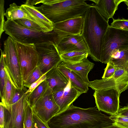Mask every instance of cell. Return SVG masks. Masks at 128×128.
<instances>
[{
  "instance_id": "obj_27",
  "label": "cell",
  "mask_w": 128,
  "mask_h": 128,
  "mask_svg": "<svg viewBox=\"0 0 128 128\" xmlns=\"http://www.w3.org/2000/svg\"><path fill=\"white\" fill-rule=\"evenodd\" d=\"M0 50L1 54L0 61V96L1 98L2 97L3 95L6 74L4 69L5 64L3 54L2 50L1 49H0Z\"/></svg>"
},
{
  "instance_id": "obj_19",
  "label": "cell",
  "mask_w": 128,
  "mask_h": 128,
  "mask_svg": "<svg viewBox=\"0 0 128 128\" xmlns=\"http://www.w3.org/2000/svg\"><path fill=\"white\" fill-rule=\"evenodd\" d=\"M61 64L78 74L88 85L89 81L88 75L94 67V63L90 61L86 58L77 63L72 64L62 62Z\"/></svg>"
},
{
  "instance_id": "obj_22",
  "label": "cell",
  "mask_w": 128,
  "mask_h": 128,
  "mask_svg": "<svg viewBox=\"0 0 128 128\" xmlns=\"http://www.w3.org/2000/svg\"><path fill=\"white\" fill-rule=\"evenodd\" d=\"M49 88L48 83L46 79L32 92L27 94V100L31 108L44 96Z\"/></svg>"
},
{
  "instance_id": "obj_5",
  "label": "cell",
  "mask_w": 128,
  "mask_h": 128,
  "mask_svg": "<svg viewBox=\"0 0 128 128\" xmlns=\"http://www.w3.org/2000/svg\"><path fill=\"white\" fill-rule=\"evenodd\" d=\"M2 53L4 69L7 74L14 87L16 89L22 90L25 87L24 86L14 41L9 36L4 42Z\"/></svg>"
},
{
  "instance_id": "obj_25",
  "label": "cell",
  "mask_w": 128,
  "mask_h": 128,
  "mask_svg": "<svg viewBox=\"0 0 128 128\" xmlns=\"http://www.w3.org/2000/svg\"><path fill=\"white\" fill-rule=\"evenodd\" d=\"M89 55L88 51H73L60 54L62 62L74 64L79 62Z\"/></svg>"
},
{
  "instance_id": "obj_7",
  "label": "cell",
  "mask_w": 128,
  "mask_h": 128,
  "mask_svg": "<svg viewBox=\"0 0 128 128\" xmlns=\"http://www.w3.org/2000/svg\"><path fill=\"white\" fill-rule=\"evenodd\" d=\"M14 43L24 83L37 66L39 55L35 44Z\"/></svg>"
},
{
  "instance_id": "obj_23",
  "label": "cell",
  "mask_w": 128,
  "mask_h": 128,
  "mask_svg": "<svg viewBox=\"0 0 128 128\" xmlns=\"http://www.w3.org/2000/svg\"><path fill=\"white\" fill-rule=\"evenodd\" d=\"M15 88L6 74L3 95L0 98V105L4 106L9 112L11 111L12 101Z\"/></svg>"
},
{
  "instance_id": "obj_15",
  "label": "cell",
  "mask_w": 128,
  "mask_h": 128,
  "mask_svg": "<svg viewBox=\"0 0 128 128\" xmlns=\"http://www.w3.org/2000/svg\"><path fill=\"white\" fill-rule=\"evenodd\" d=\"M82 94L72 85L70 80L64 88L53 93L54 98L60 108V112L70 106Z\"/></svg>"
},
{
  "instance_id": "obj_17",
  "label": "cell",
  "mask_w": 128,
  "mask_h": 128,
  "mask_svg": "<svg viewBox=\"0 0 128 128\" xmlns=\"http://www.w3.org/2000/svg\"><path fill=\"white\" fill-rule=\"evenodd\" d=\"M21 6L33 21L41 27L43 32H48L53 31L54 23L37 10L35 6L25 4Z\"/></svg>"
},
{
  "instance_id": "obj_29",
  "label": "cell",
  "mask_w": 128,
  "mask_h": 128,
  "mask_svg": "<svg viewBox=\"0 0 128 128\" xmlns=\"http://www.w3.org/2000/svg\"><path fill=\"white\" fill-rule=\"evenodd\" d=\"M15 20L19 24L24 27L39 32H42L41 27L32 20L26 19H19Z\"/></svg>"
},
{
  "instance_id": "obj_38",
  "label": "cell",
  "mask_w": 128,
  "mask_h": 128,
  "mask_svg": "<svg viewBox=\"0 0 128 128\" xmlns=\"http://www.w3.org/2000/svg\"><path fill=\"white\" fill-rule=\"evenodd\" d=\"M32 128H40L34 122H33Z\"/></svg>"
},
{
  "instance_id": "obj_30",
  "label": "cell",
  "mask_w": 128,
  "mask_h": 128,
  "mask_svg": "<svg viewBox=\"0 0 128 128\" xmlns=\"http://www.w3.org/2000/svg\"><path fill=\"white\" fill-rule=\"evenodd\" d=\"M43 75L39 68L37 66L27 80L24 82V86L29 88L32 84L38 80Z\"/></svg>"
},
{
  "instance_id": "obj_35",
  "label": "cell",
  "mask_w": 128,
  "mask_h": 128,
  "mask_svg": "<svg viewBox=\"0 0 128 128\" xmlns=\"http://www.w3.org/2000/svg\"><path fill=\"white\" fill-rule=\"evenodd\" d=\"M32 121L35 122L40 128H50L46 123L42 121L33 112Z\"/></svg>"
},
{
  "instance_id": "obj_1",
  "label": "cell",
  "mask_w": 128,
  "mask_h": 128,
  "mask_svg": "<svg viewBox=\"0 0 128 128\" xmlns=\"http://www.w3.org/2000/svg\"><path fill=\"white\" fill-rule=\"evenodd\" d=\"M113 121L97 108H84L72 104L54 115L47 123L50 128H104Z\"/></svg>"
},
{
  "instance_id": "obj_20",
  "label": "cell",
  "mask_w": 128,
  "mask_h": 128,
  "mask_svg": "<svg viewBox=\"0 0 128 128\" xmlns=\"http://www.w3.org/2000/svg\"><path fill=\"white\" fill-rule=\"evenodd\" d=\"M56 67L78 92L82 94L87 92L88 90V85L78 74L62 64L61 62Z\"/></svg>"
},
{
  "instance_id": "obj_14",
  "label": "cell",
  "mask_w": 128,
  "mask_h": 128,
  "mask_svg": "<svg viewBox=\"0 0 128 128\" xmlns=\"http://www.w3.org/2000/svg\"><path fill=\"white\" fill-rule=\"evenodd\" d=\"M88 86L94 91L111 88H116L120 94L128 88V71L118 78L112 77L89 81Z\"/></svg>"
},
{
  "instance_id": "obj_31",
  "label": "cell",
  "mask_w": 128,
  "mask_h": 128,
  "mask_svg": "<svg viewBox=\"0 0 128 128\" xmlns=\"http://www.w3.org/2000/svg\"><path fill=\"white\" fill-rule=\"evenodd\" d=\"M110 26L113 28L128 31V19H114Z\"/></svg>"
},
{
  "instance_id": "obj_8",
  "label": "cell",
  "mask_w": 128,
  "mask_h": 128,
  "mask_svg": "<svg viewBox=\"0 0 128 128\" xmlns=\"http://www.w3.org/2000/svg\"><path fill=\"white\" fill-rule=\"evenodd\" d=\"M39 55L37 66L44 74L62 62L60 54L53 40L35 44Z\"/></svg>"
},
{
  "instance_id": "obj_28",
  "label": "cell",
  "mask_w": 128,
  "mask_h": 128,
  "mask_svg": "<svg viewBox=\"0 0 128 128\" xmlns=\"http://www.w3.org/2000/svg\"><path fill=\"white\" fill-rule=\"evenodd\" d=\"M110 118L114 122L113 125L120 128H128V118L117 114L111 115Z\"/></svg>"
},
{
  "instance_id": "obj_21",
  "label": "cell",
  "mask_w": 128,
  "mask_h": 128,
  "mask_svg": "<svg viewBox=\"0 0 128 128\" xmlns=\"http://www.w3.org/2000/svg\"><path fill=\"white\" fill-rule=\"evenodd\" d=\"M109 62L113 63L116 67L128 70V47L114 50Z\"/></svg>"
},
{
  "instance_id": "obj_10",
  "label": "cell",
  "mask_w": 128,
  "mask_h": 128,
  "mask_svg": "<svg viewBox=\"0 0 128 128\" xmlns=\"http://www.w3.org/2000/svg\"><path fill=\"white\" fill-rule=\"evenodd\" d=\"M32 108L33 112L46 123L60 112V108L54 99L52 90L50 87Z\"/></svg>"
},
{
  "instance_id": "obj_4",
  "label": "cell",
  "mask_w": 128,
  "mask_h": 128,
  "mask_svg": "<svg viewBox=\"0 0 128 128\" xmlns=\"http://www.w3.org/2000/svg\"><path fill=\"white\" fill-rule=\"evenodd\" d=\"M4 30L14 40L22 44H35L53 41L56 35L53 31L44 33L26 28L13 20H7L5 21Z\"/></svg>"
},
{
  "instance_id": "obj_16",
  "label": "cell",
  "mask_w": 128,
  "mask_h": 128,
  "mask_svg": "<svg viewBox=\"0 0 128 128\" xmlns=\"http://www.w3.org/2000/svg\"><path fill=\"white\" fill-rule=\"evenodd\" d=\"M126 0H90L94 3L90 4L95 8L108 22L113 16L118 8L119 5Z\"/></svg>"
},
{
  "instance_id": "obj_13",
  "label": "cell",
  "mask_w": 128,
  "mask_h": 128,
  "mask_svg": "<svg viewBox=\"0 0 128 128\" xmlns=\"http://www.w3.org/2000/svg\"><path fill=\"white\" fill-rule=\"evenodd\" d=\"M84 18L80 16L54 23L53 31L59 36L81 34Z\"/></svg>"
},
{
  "instance_id": "obj_36",
  "label": "cell",
  "mask_w": 128,
  "mask_h": 128,
  "mask_svg": "<svg viewBox=\"0 0 128 128\" xmlns=\"http://www.w3.org/2000/svg\"><path fill=\"white\" fill-rule=\"evenodd\" d=\"M5 108L0 105V128H4L5 124Z\"/></svg>"
},
{
  "instance_id": "obj_39",
  "label": "cell",
  "mask_w": 128,
  "mask_h": 128,
  "mask_svg": "<svg viewBox=\"0 0 128 128\" xmlns=\"http://www.w3.org/2000/svg\"><path fill=\"white\" fill-rule=\"evenodd\" d=\"M104 128H120L113 124Z\"/></svg>"
},
{
  "instance_id": "obj_24",
  "label": "cell",
  "mask_w": 128,
  "mask_h": 128,
  "mask_svg": "<svg viewBox=\"0 0 128 128\" xmlns=\"http://www.w3.org/2000/svg\"><path fill=\"white\" fill-rule=\"evenodd\" d=\"M5 16L8 20H16L26 19L33 21L32 18L22 9L21 5L18 6L14 2L10 5L9 7L6 10Z\"/></svg>"
},
{
  "instance_id": "obj_2",
  "label": "cell",
  "mask_w": 128,
  "mask_h": 128,
  "mask_svg": "<svg viewBox=\"0 0 128 128\" xmlns=\"http://www.w3.org/2000/svg\"><path fill=\"white\" fill-rule=\"evenodd\" d=\"M83 16L81 35L87 46L88 55L94 61L101 62L103 39L110 26L94 7L90 8Z\"/></svg>"
},
{
  "instance_id": "obj_18",
  "label": "cell",
  "mask_w": 128,
  "mask_h": 128,
  "mask_svg": "<svg viewBox=\"0 0 128 128\" xmlns=\"http://www.w3.org/2000/svg\"><path fill=\"white\" fill-rule=\"evenodd\" d=\"M46 75V80L53 93L64 89L69 83V80L58 69L56 66L49 70Z\"/></svg>"
},
{
  "instance_id": "obj_3",
  "label": "cell",
  "mask_w": 128,
  "mask_h": 128,
  "mask_svg": "<svg viewBox=\"0 0 128 128\" xmlns=\"http://www.w3.org/2000/svg\"><path fill=\"white\" fill-rule=\"evenodd\" d=\"M86 0H42L36 8L54 23L83 16L90 7Z\"/></svg>"
},
{
  "instance_id": "obj_26",
  "label": "cell",
  "mask_w": 128,
  "mask_h": 128,
  "mask_svg": "<svg viewBox=\"0 0 128 128\" xmlns=\"http://www.w3.org/2000/svg\"><path fill=\"white\" fill-rule=\"evenodd\" d=\"M33 111L27 101L26 104L23 116L24 128H32Z\"/></svg>"
},
{
  "instance_id": "obj_6",
  "label": "cell",
  "mask_w": 128,
  "mask_h": 128,
  "mask_svg": "<svg viewBox=\"0 0 128 128\" xmlns=\"http://www.w3.org/2000/svg\"><path fill=\"white\" fill-rule=\"evenodd\" d=\"M128 47V31L108 27L103 39L101 62L107 64L112 52L119 48Z\"/></svg>"
},
{
  "instance_id": "obj_34",
  "label": "cell",
  "mask_w": 128,
  "mask_h": 128,
  "mask_svg": "<svg viewBox=\"0 0 128 128\" xmlns=\"http://www.w3.org/2000/svg\"><path fill=\"white\" fill-rule=\"evenodd\" d=\"M46 78V74H44L36 81L32 84L28 88L26 93V94L32 92L40 84L45 80Z\"/></svg>"
},
{
  "instance_id": "obj_11",
  "label": "cell",
  "mask_w": 128,
  "mask_h": 128,
  "mask_svg": "<svg viewBox=\"0 0 128 128\" xmlns=\"http://www.w3.org/2000/svg\"><path fill=\"white\" fill-rule=\"evenodd\" d=\"M26 92L18 101L11 104L10 112L5 108L4 128H24L23 116L25 107L27 102V94Z\"/></svg>"
},
{
  "instance_id": "obj_9",
  "label": "cell",
  "mask_w": 128,
  "mask_h": 128,
  "mask_svg": "<svg viewBox=\"0 0 128 128\" xmlns=\"http://www.w3.org/2000/svg\"><path fill=\"white\" fill-rule=\"evenodd\" d=\"M120 94L117 89L111 88L95 90L93 96L98 110L112 115L118 113Z\"/></svg>"
},
{
  "instance_id": "obj_32",
  "label": "cell",
  "mask_w": 128,
  "mask_h": 128,
  "mask_svg": "<svg viewBox=\"0 0 128 128\" xmlns=\"http://www.w3.org/2000/svg\"><path fill=\"white\" fill-rule=\"evenodd\" d=\"M107 65L104 69V72L102 79H106L112 77L114 75L116 70V67L112 62H109L107 64Z\"/></svg>"
},
{
  "instance_id": "obj_33",
  "label": "cell",
  "mask_w": 128,
  "mask_h": 128,
  "mask_svg": "<svg viewBox=\"0 0 128 128\" xmlns=\"http://www.w3.org/2000/svg\"><path fill=\"white\" fill-rule=\"evenodd\" d=\"M4 0H0V38L4 32V26L5 20L4 19L5 16L4 8Z\"/></svg>"
},
{
  "instance_id": "obj_37",
  "label": "cell",
  "mask_w": 128,
  "mask_h": 128,
  "mask_svg": "<svg viewBox=\"0 0 128 128\" xmlns=\"http://www.w3.org/2000/svg\"><path fill=\"white\" fill-rule=\"evenodd\" d=\"M117 114L128 118V105L119 109Z\"/></svg>"
},
{
  "instance_id": "obj_12",
  "label": "cell",
  "mask_w": 128,
  "mask_h": 128,
  "mask_svg": "<svg viewBox=\"0 0 128 128\" xmlns=\"http://www.w3.org/2000/svg\"><path fill=\"white\" fill-rule=\"evenodd\" d=\"M53 41L60 54L75 51H88L86 44L81 34L59 36L56 34Z\"/></svg>"
},
{
  "instance_id": "obj_40",
  "label": "cell",
  "mask_w": 128,
  "mask_h": 128,
  "mask_svg": "<svg viewBox=\"0 0 128 128\" xmlns=\"http://www.w3.org/2000/svg\"><path fill=\"white\" fill-rule=\"evenodd\" d=\"M124 2L127 6V8L128 10V0H126Z\"/></svg>"
}]
</instances>
